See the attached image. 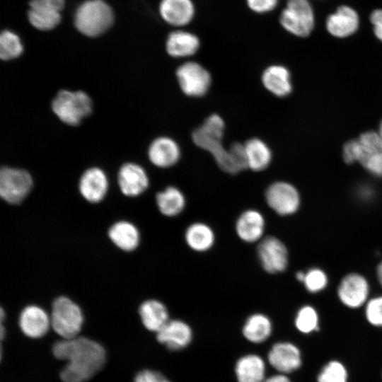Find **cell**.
Listing matches in <instances>:
<instances>
[{"label": "cell", "mask_w": 382, "mask_h": 382, "mask_svg": "<svg viewBox=\"0 0 382 382\" xmlns=\"http://www.w3.org/2000/svg\"><path fill=\"white\" fill-rule=\"evenodd\" d=\"M378 134H379V135H380V137H381V140H382V121H381V124H380Z\"/></svg>", "instance_id": "cell-44"}, {"label": "cell", "mask_w": 382, "mask_h": 382, "mask_svg": "<svg viewBox=\"0 0 382 382\" xmlns=\"http://www.w3.org/2000/svg\"><path fill=\"white\" fill-rule=\"evenodd\" d=\"M380 379H381V381L382 382V366L380 371Z\"/></svg>", "instance_id": "cell-45"}, {"label": "cell", "mask_w": 382, "mask_h": 382, "mask_svg": "<svg viewBox=\"0 0 382 382\" xmlns=\"http://www.w3.org/2000/svg\"><path fill=\"white\" fill-rule=\"evenodd\" d=\"M18 325L22 332L30 338L43 337L48 331L50 316L41 307L28 305L23 308L18 318Z\"/></svg>", "instance_id": "cell-14"}, {"label": "cell", "mask_w": 382, "mask_h": 382, "mask_svg": "<svg viewBox=\"0 0 382 382\" xmlns=\"http://www.w3.org/2000/svg\"><path fill=\"white\" fill-rule=\"evenodd\" d=\"M294 325L302 335L313 336L321 330V318L318 310L312 304H304L297 310Z\"/></svg>", "instance_id": "cell-30"}, {"label": "cell", "mask_w": 382, "mask_h": 382, "mask_svg": "<svg viewBox=\"0 0 382 382\" xmlns=\"http://www.w3.org/2000/svg\"><path fill=\"white\" fill-rule=\"evenodd\" d=\"M33 182L23 169L3 167L0 171V196L10 204L21 203L28 195Z\"/></svg>", "instance_id": "cell-9"}, {"label": "cell", "mask_w": 382, "mask_h": 382, "mask_svg": "<svg viewBox=\"0 0 382 382\" xmlns=\"http://www.w3.org/2000/svg\"><path fill=\"white\" fill-rule=\"evenodd\" d=\"M235 372L238 382H263L265 364L260 357L248 354L238 360Z\"/></svg>", "instance_id": "cell-27"}, {"label": "cell", "mask_w": 382, "mask_h": 382, "mask_svg": "<svg viewBox=\"0 0 382 382\" xmlns=\"http://www.w3.org/2000/svg\"><path fill=\"white\" fill-rule=\"evenodd\" d=\"M272 330V322L267 316L254 313L246 320L243 328V334L248 341L261 343L270 336Z\"/></svg>", "instance_id": "cell-32"}, {"label": "cell", "mask_w": 382, "mask_h": 382, "mask_svg": "<svg viewBox=\"0 0 382 382\" xmlns=\"http://www.w3.org/2000/svg\"><path fill=\"white\" fill-rule=\"evenodd\" d=\"M369 18L374 26V33L376 37L382 41V9L373 11Z\"/></svg>", "instance_id": "cell-40"}, {"label": "cell", "mask_w": 382, "mask_h": 382, "mask_svg": "<svg viewBox=\"0 0 382 382\" xmlns=\"http://www.w3.org/2000/svg\"><path fill=\"white\" fill-rule=\"evenodd\" d=\"M64 0H32L30 8H48L60 12L64 7Z\"/></svg>", "instance_id": "cell-39"}, {"label": "cell", "mask_w": 382, "mask_h": 382, "mask_svg": "<svg viewBox=\"0 0 382 382\" xmlns=\"http://www.w3.org/2000/svg\"><path fill=\"white\" fill-rule=\"evenodd\" d=\"M265 199L269 207L282 216L294 215L301 205L299 190L286 181L271 183L265 191Z\"/></svg>", "instance_id": "cell-10"}, {"label": "cell", "mask_w": 382, "mask_h": 382, "mask_svg": "<svg viewBox=\"0 0 382 382\" xmlns=\"http://www.w3.org/2000/svg\"><path fill=\"white\" fill-rule=\"evenodd\" d=\"M279 21L292 35L307 37L315 25L313 7L308 0H289L281 13Z\"/></svg>", "instance_id": "cell-8"}, {"label": "cell", "mask_w": 382, "mask_h": 382, "mask_svg": "<svg viewBox=\"0 0 382 382\" xmlns=\"http://www.w3.org/2000/svg\"><path fill=\"white\" fill-rule=\"evenodd\" d=\"M133 382H171L162 374L149 369L139 371L134 376Z\"/></svg>", "instance_id": "cell-37"}, {"label": "cell", "mask_w": 382, "mask_h": 382, "mask_svg": "<svg viewBox=\"0 0 382 382\" xmlns=\"http://www.w3.org/2000/svg\"><path fill=\"white\" fill-rule=\"evenodd\" d=\"M199 40L192 33L175 30L169 34L166 42L168 54L175 58H185L194 55L199 47Z\"/></svg>", "instance_id": "cell-23"}, {"label": "cell", "mask_w": 382, "mask_h": 382, "mask_svg": "<svg viewBox=\"0 0 382 382\" xmlns=\"http://www.w3.org/2000/svg\"><path fill=\"white\" fill-rule=\"evenodd\" d=\"M176 79L183 93L189 97H202L209 91L212 77L199 63L188 61L176 69Z\"/></svg>", "instance_id": "cell-11"}, {"label": "cell", "mask_w": 382, "mask_h": 382, "mask_svg": "<svg viewBox=\"0 0 382 382\" xmlns=\"http://www.w3.org/2000/svg\"><path fill=\"white\" fill-rule=\"evenodd\" d=\"M305 276V271L299 270L296 273V279L299 282L302 283Z\"/></svg>", "instance_id": "cell-43"}, {"label": "cell", "mask_w": 382, "mask_h": 382, "mask_svg": "<svg viewBox=\"0 0 382 382\" xmlns=\"http://www.w3.org/2000/svg\"><path fill=\"white\" fill-rule=\"evenodd\" d=\"M52 352L55 358L67 361L59 372L63 382H86L100 371L106 361L104 347L85 337L57 341Z\"/></svg>", "instance_id": "cell-1"}, {"label": "cell", "mask_w": 382, "mask_h": 382, "mask_svg": "<svg viewBox=\"0 0 382 382\" xmlns=\"http://www.w3.org/2000/svg\"><path fill=\"white\" fill-rule=\"evenodd\" d=\"M265 228L264 216L260 212L253 209L243 212L235 225L239 238L249 243L260 241L264 238Z\"/></svg>", "instance_id": "cell-17"}, {"label": "cell", "mask_w": 382, "mask_h": 382, "mask_svg": "<svg viewBox=\"0 0 382 382\" xmlns=\"http://www.w3.org/2000/svg\"><path fill=\"white\" fill-rule=\"evenodd\" d=\"M225 123L217 114L209 115L192 134L193 142L208 151L219 167L229 174H237L248 168L243 144L233 142L228 148L223 144Z\"/></svg>", "instance_id": "cell-2"}, {"label": "cell", "mask_w": 382, "mask_h": 382, "mask_svg": "<svg viewBox=\"0 0 382 382\" xmlns=\"http://www.w3.org/2000/svg\"><path fill=\"white\" fill-rule=\"evenodd\" d=\"M362 309L366 323L373 328L382 330V294L371 296Z\"/></svg>", "instance_id": "cell-36"}, {"label": "cell", "mask_w": 382, "mask_h": 382, "mask_svg": "<svg viewBox=\"0 0 382 382\" xmlns=\"http://www.w3.org/2000/svg\"><path fill=\"white\" fill-rule=\"evenodd\" d=\"M23 52L19 37L13 33L4 30L0 36V57L3 60L18 57Z\"/></svg>", "instance_id": "cell-35"}, {"label": "cell", "mask_w": 382, "mask_h": 382, "mask_svg": "<svg viewBox=\"0 0 382 382\" xmlns=\"http://www.w3.org/2000/svg\"><path fill=\"white\" fill-rule=\"evenodd\" d=\"M118 185L122 193L127 197H137L149 187V181L145 170L138 164L127 163L118 172Z\"/></svg>", "instance_id": "cell-15"}, {"label": "cell", "mask_w": 382, "mask_h": 382, "mask_svg": "<svg viewBox=\"0 0 382 382\" xmlns=\"http://www.w3.org/2000/svg\"><path fill=\"white\" fill-rule=\"evenodd\" d=\"M79 190L87 202L93 204L101 202L108 190V181L105 173L98 168L86 170L81 175Z\"/></svg>", "instance_id": "cell-16"}, {"label": "cell", "mask_w": 382, "mask_h": 382, "mask_svg": "<svg viewBox=\"0 0 382 382\" xmlns=\"http://www.w3.org/2000/svg\"><path fill=\"white\" fill-rule=\"evenodd\" d=\"M180 155L178 144L168 137H161L154 139L148 150L150 161L154 166L163 168L176 164L180 158Z\"/></svg>", "instance_id": "cell-19"}, {"label": "cell", "mask_w": 382, "mask_h": 382, "mask_svg": "<svg viewBox=\"0 0 382 382\" xmlns=\"http://www.w3.org/2000/svg\"><path fill=\"white\" fill-rule=\"evenodd\" d=\"M327 30L337 37H347L354 33L359 25L357 11L348 6H341L329 15L325 23Z\"/></svg>", "instance_id": "cell-18"}, {"label": "cell", "mask_w": 382, "mask_h": 382, "mask_svg": "<svg viewBox=\"0 0 382 382\" xmlns=\"http://www.w3.org/2000/svg\"><path fill=\"white\" fill-rule=\"evenodd\" d=\"M192 332L190 327L180 320H169L156 332L157 340L171 350L186 347L191 342Z\"/></svg>", "instance_id": "cell-20"}, {"label": "cell", "mask_w": 382, "mask_h": 382, "mask_svg": "<svg viewBox=\"0 0 382 382\" xmlns=\"http://www.w3.org/2000/svg\"><path fill=\"white\" fill-rule=\"evenodd\" d=\"M139 315L144 326L149 330L157 332L169 320L166 306L156 299H148L139 307Z\"/></svg>", "instance_id": "cell-25"}, {"label": "cell", "mask_w": 382, "mask_h": 382, "mask_svg": "<svg viewBox=\"0 0 382 382\" xmlns=\"http://www.w3.org/2000/svg\"><path fill=\"white\" fill-rule=\"evenodd\" d=\"M290 73L282 65L267 66L262 72L261 81L263 86L277 97L288 96L292 89Z\"/></svg>", "instance_id": "cell-22"}, {"label": "cell", "mask_w": 382, "mask_h": 382, "mask_svg": "<svg viewBox=\"0 0 382 382\" xmlns=\"http://www.w3.org/2000/svg\"><path fill=\"white\" fill-rule=\"evenodd\" d=\"M342 156L345 163L358 161L369 173L382 178V140L378 132L369 131L347 141Z\"/></svg>", "instance_id": "cell-3"}, {"label": "cell", "mask_w": 382, "mask_h": 382, "mask_svg": "<svg viewBox=\"0 0 382 382\" xmlns=\"http://www.w3.org/2000/svg\"><path fill=\"white\" fill-rule=\"evenodd\" d=\"M336 296L345 308L351 311L361 309L371 297L370 282L360 272H348L340 279L337 286Z\"/></svg>", "instance_id": "cell-7"}, {"label": "cell", "mask_w": 382, "mask_h": 382, "mask_svg": "<svg viewBox=\"0 0 382 382\" xmlns=\"http://www.w3.org/2000/svg\"><path fill=\"white\" fill-rule=\"evenodd\" d=\"M247 167L253 171L265 170L272 161V151L268 145L259 138H251L244 144Z\"/></svg>", "instance_id": "cell-26"}, {"label": "cell", "mask_w": 382, "mask_h": 382, "mask_svg": "<svg viewBox=\"0 0 382 382\" xmlns=\"http://www.w3.org/2000/svg\"><path fill=\"white\" fill-rule=\"evenodd\" d=\"M111 242L123 251L134 250L140 242V233L137 227L127 221H118L108 229Z\"/></svg>", "instance_id": "cell-24"}, {"label": "cell", "mask_w": 382, "mask_h": 382, "mask_svg": "<svg viewBox=\"0 0 382 382\" xmlns=\"http://www.w3.org/2000/svg\"><path fill=\"white\" fill-rule=\"evenodd\" d=\"M269 364L280 374L289 375L299 371L303 366L301 349L289 341L278 342L268 353Z\"/></svg>", "instance_id": "cell-13"}, {"label": "cell", "mask_w": 382, "mask_h": 382, "mask_svg": "<svg viewBox=\"0 0 382 382\" xmlns=\"http://www.w3.org/2000/svg\"><path fill=\"white\" fill-rule=\"evenodd\" d=\"M91 100L83 91H60L52 101V108L64 123L76 125L91 112Z\"/></svg>", "instance_id": "cell-6"}, {"label": "cell", "mask_w": 382, "mask_h": 382, "mask_svg": "<svg viewBox=\"0 0 382 382\" xmlns=\"http://www.w3.org/2000/svg\"><path fill=\"white\" fill-rule=\"evenodd\" d=\"M159 11L163 19L168 24L183 26L193 18L195 7L191 0H162Z\"/></svg>", "instance_id": "cell-21"}, {"label": "cell", "mask_w": 382, "mask_h": 382, "mask_svg": "<svg viewBox=\"0 0 382 382\" xmlns=\"http://www.w3.org/2000/svg\"><path fill=\"white\" fill-rule=\"evenodd\" d=\"M156 203L163 215L173 217L184 210L186 199L180 190L174 186H168L156 194Z\"/></svg>", "instance_id": "cell-29"}, {"label": "cell", "mask_w": 382, "mask_h": 382, "mask_svg": "<svg viewBox=\"0 0 382 382\" xmlns=\"http://www.w3.org/2000/svg\"><path fill=\"white\" fill-rule=\"evenodd\" d=\"M376 280L382 289V259L378 262L375 269Z\"/></svg>", "instance_id": "cell-42"}, {"label": "cell", "mask_w": 382, "mask_h": 382, "mask_svg": "<svg viewBox=\"0 0 382 382\" xmlns=\"http://www.w3.org/2000/svg\"><path fill=\"white\" fill-rule=\"evenodd\" d=\"M246 1L252 11L259 13L270 12L278 4V0H246Z\"/></svg>", "instance_id": "cell-38"}, {"label": "cell", "mask_w": 382, "mask_h": 382, "mask_svg": "<svg viewBox=\"0 0 382 382\" xmlns=\"http://www.w3.org/2000/svg\"><path fill=\"white\" fill-rule=\"evenodd\" d=\"M28 18L33 26L38 30H48L60 22V12L47 8H30Z\"/></svg>", "instance_id": "cell-33"}, {"label": "cell", "mask_w": 382, "mask_h": 382, "mask_svg": "<svg viewBox=\"0 0 382 382\" xmlns=\"http://www.w3.org/2000/svg\"><path fill=\"white\" fill-rule=\"evenodd\" d=\"M257 253L262 268L270 274L283 272L288 267V249L275 236H268L259 241Z\"/></svg>", "instance_id": "cell-12"}, {"label": "cell", "mask_w": 382, "mask_h": 382, "mask_svg": "<svg viewBox=\"0 0 382 382\" xmlns=\"http://www.w3.org/2000/svg\"><path fill=\"white\" fill-rule=\"evenodd\" d=\"M306 291L311 294H318L325 291L329 285V277L326 272L319 267H311L305 271L302 283Z\"/></svg>", "instance_id": "cell-34"}, {"label": "cell", "mask_w": 382, "mask_h": 382, "mask_svg": "<svg viewBox=\"0 0 382 382\" xmlns=\"http://www.w3.org/2000/svg\"><path fill=\"white\" fill-rule=\"evenodd\" d=\"M51 326L63 339L77 337L83 323V315L79 306L69 297L60 296L52 303Z\"/></svg>", "instance_id": "cell-5"}, {"label": "cell", "mask_w": 382, "mask_h": 382, "mask_svg": "<svg viewBox=\"0 0 382 382\" xmlns=\"http://www.w3.org/2000/svg\"><path fill=\"white\" fill-rule=\"evenodd\" d=\"M351 374L347 364L340 358L325 361L315 375V382H350Z\"/></svg>", "instance_id": "cell-31"}, {"label": "cell", "mask_w": 382, "mask_h": 382, "mask_svg": "<svg viewBox=\"0 0 382 382\" xmlns=\"http://www.w3.org/2000/svg\"><path fill=\"white\" fill-rule=\"evenodd\" d=\"M263 382H292L289 375L278 373L266 378Z\"/></svg>", "instance_id": "cell-41"}, {"label": "cell", "mask_w": 382, "mask_h": 382, "mask_svg": "<svg viewBox=\"0 0 382 382\" xmlns=\"http://www.w3.org/2000/svg\"><path fill=\"white\" fill-rule=\"evenodd\" d=\"M113 21L110 7L102 0H89L81 4L75 16V26L85 35L96 37L107 30Z\"/></svg>", "instance_id": "cell-4"}, {"label": "cell", "mask_w": 382, "mask_h": 382, "mask_svg": "<svg viewBox=\"0 0 382 382\" xmlns=\"http://www.w3.org/2000/svg\"><path fill=\"white\" fill-rule=\"evenodd\" d=\"M185 241L192 250L205 252L214 245L215 234L209 225L202 222H195L186 228Z\"/></svg>", "instance_id": "cell-28"}]
</instances>
